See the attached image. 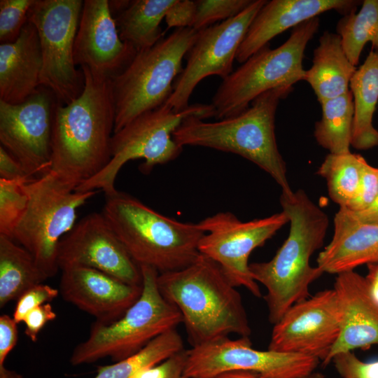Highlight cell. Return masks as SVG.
Returning <instances> with one entry per match:
<instances>
[{"label":"cell","mask_w":378,"mask_h":378,"mask_svg":"<svg viewBox=\"0 0 378 378\" xmlns=\"http://www.w3.org/2000/svg\"><path fill=\"white\" fill-rule=\"evenodd\" d=\"M18 339V323L13 318L2 314L0 316V366L15 346Z\"/></svg>","instance_id":"41"},{"label":"cell","mask_w":378,"mask_h":378,"mask_svg":"<svg viewBox=\"0 0 378 378\" xmlns=\"http://www.w3.org/2000/svg\"><path fill=\"white\" fill-rule=\"evenodd\" d=\"M82 93L68 104L55 102L51 172L68 188L75 189L109 162L115 125L111 80L80 67Z\"/></svg>","instance_id":"1"},{"label":"cell","mask_w":378,"mask_h":378,"mask_svg":"<svg viewBox=\"0 0 378 378\" xmlns=\"http://www.w3.org/2000/svg\"><path fill=\"white\" fill-rule=\"evenodd\" d=\"M59 293L58 289L43 284L30 288L16 300L13 319L17 323L23 322L30 311L46 303H50Z\"/></svg>","instance_id":"36"},{"label":"cell","mask_w":378,"mask_h":378,"mask_svg":"<svg viewBox=\"0 0 378 378\" xmlns=\"http://www.w3.org/2000/svg\"><path fill=\"white\" fill-rule=\"evenodd\" d=\"M59 291L65 301L93 316L96 321L109 323L137 300L142 286L93 268L74 266L62 270Z\"/></svg>","instance_id":"19"},{"label":"cell","mask_w":378,"mask_h":378,"mask_svg":"<svg viewBox=\"0 0 378 378\" xmlns=\"http://www.w3.org/2000/svg\"><path fill=\"white\" fill-rule=\"evenodd\" d=\"M136 52L121 40L108 1H83L74 48L76 65L111 79L125 69Z\"/></svg>","instance_id":"18"},{"label":"cell","mask_w":378,"mask_h":378,"mask_svg":"<svg viewBox=\"0 0 378 378\" xmlns=\"http://www.w3.org/2000/svg\"><path fill=\"white\" fill-rule=\"evenodd\" d=\"M354 104L351 146L367 150L378 146L372 118L378 102V50L370 52L354 72L349 84Z\"/></svg>","instance_id":"25"},{"label":"cell","mask_w":378,"mask_h":378,"mask_svg":"<svg viewBox=\"0 0 378 378\" xmlns=\"http://www.w3.org/2000/svg\"><path fill=\"white\" fill-rule=\"evenodd\" d=\"M102 214L134 261L159 274L181 270L200 255L204 232L197 223L165 216L115 190L105 195Z\"/></svg>","instance_id":"5"},{"label":"cell","mask_w":378,"mask_h":378,"mask_svg":"<svg viewBox=\"0 0 378 378\" xmlns=\"http://www.w3.org/2000/svg\"><path fill=\"white\" fill-rule=\"evenodd\" d=\"M265 0H253L241 13L198 31L186 55V64L173 85L172 95L164 105L174 112L186 110L197 85L210 76L225 78L232 71L239 47L253 18Z\"/></svg>","instance_id":"13"},{"label":"cell","mask_w":378,"mask_h":378,"mask_svg":"<svg viewBox=\"0 0 378 378\" xmlns=\"http://www.w3.org/2000/svg\"><path fill=\"white\" fill-rule=\"evenodd\" d=\"M354 0H272L258 12L241 43L236 60L244 62L270 41L300 24L329 10L343 15L356 10Z\"/></svg>","instance_id":"21"},{"label":"cell","mask_w":378,"mask_h":378,"mask_svg":"<svg viewBox=\"0 0 378 378\" xmlns=\"http://www.w3.org/2000/svg\"><path fill=\"white\" fill-rule=\"evenodd\" d=\"M280 203L290 223L288 237L270 260L249 264L253 279L266 288L264 299L272 325L293 304L310 297V285L323 274L310 265V258L323 246L329 225L326 213L302 189L281 193Z\"/></svg>","instance_id":"2"},{"label":"cell","mask_w":378,"mask_h":378,"mask_svg":"<svg viewBox=\"0 0 378 378\" xmlns=\"http://www.w3.org/2000/svg\"><path fill=\"white\" fill-rule=\"evenodd\" d=\"M377 188L378 168L369 164L363 158L356 194L345 209L352 212H358L367 209L372 202Z\"/></svg>","instance_id":"35"},{"label":"cell","mask_w":378,"mask_h":378,"mask_svg":"<svg viewBox=\"0 0 378 378\" xmlns=\"http://www.w3.org/2000/svg\"><path fill=\"white\" fill-rule=\"evenodd\" d=\"M341 330L334 289H325L293 304L274 325L269 350L326 360Z\"/></svg>","instance_id":"16"},{"label":"cell","mask_w":378,"mask_h":378,"mask_svg":"<svg viewBox=\"0 0 378 378\" xmlns=\"http://www.w3.org/2000/svg\"><path fill=\"white\" fill-rule=\"evenodd\" d=\"M0 178L29 182L35 178L29 176L21 164L4 147L0 146Z\"/></svg>","instance_id":"42"},{"label":"cell","mask_w":378,"mask_h":378,"mask_svg":"<svg viewBox=\"0 0 378 378\" xmlns=\"http://www.w3.org/2000/svg\"><path fill=\"white\" fill-rule=\"evenodd\" d=\"M208 378H262L259 374L243 370H232L219 373Z\"/></svg>","instance_id":"45"},{"label":"cell","mask_w":378,"mask_h":378,"mask_svg":"<svg viewBox=\"0 0 378 378\" xmlns=\"http://www.w3.org/2000/svg\"><path fill=\"white\" fill-rule=\"evenodd\" d=\"M29 182L0 178V234L11 238L28 205Z\"/></svg>","instance_id":"32"},{"label":"cell","mask_w":378,"mask_h":378,"mask_svg":"<svg viewBox=\"0 0 378 378\" xmlns=\"http://www.w3.org/2000/svg\"><path fill=\"white\" fill-rule=\"evenodd\" d=\"M56 313L50 303H46L30 311L24 317V334L35 342L38 335L46 324L56 318Z\"/></svg>","instance_id":"40"},{"label":"cell","mask_w":378,"mask_h":378,"mask_svg":"<svg viewBox=\"0 0 378 378\" xmlns=\"http://www.w3.org/2000/svg\"><path fill=\"white\" fill-rule=\"evenodd\" d=\"M184 349L183 339L176 328L159 335L136 354L97 368L93 378H135L144 370L159 364Z\"/></svg>","instance_id":"29"},{"label":"cell","mask_w":378,"mask_h":378,"mask_svg":"<svg viewBox=\"0 0 378 378\" xmlns=\"http://www.w3.org/2000/svg\"><path fill=\"white\" fill-rule=\"evenodd\" d=\"M365 280L373 297L378 301V262L369 264Z\"/></svg>","instance_id":"44"},{"label":"cell","mask_w":378,"mask_h":378,"mask_svg":"<svg viewBox=\"0 0 378 378\" xmlns=\"http://www.w3.org/2000/svg\"><path fill=\"white\" fill-rule=\"evenodd\" d=\"M140 268L143 280L139 298L118 319L109 323L95 321L92 324L88 337L72 351V365L89 364L106 357L119 361L182 323L179 311L159 290L158 272L148 266Z\"/></svg>","instance_id":"6"},{"label":"cell","mask_w":378,"mask_h":378,"mask_svg":"<svg viewBox=\"0 0 378 378\" xmlns=\"http://www.w3.org/2000/svg\"><path fill=\"white\" fill-rule=\"evenodd\" d=\"M292 90L293 87H281L268 90L240 114L216 122L189 116L174 132L173 139L182 147L202 146L239 155L269 174L281 193L288 195L293 190L277 146L274 123L279 101Z\"/></svg>","instance_id":"4"},{"label":"cell","mask_w":378,"mask_h":378,"mask_svg":"<svg viewBox=\"0 0 378 378\" xmlns=\"http://www.w3.org/2000/svg\"><path fill=\"white\" fill-rule=\"evenodd\" d=\"M186 359L187 349H183L144 370L135 378H188L185 372Z\"/></svg>","instance_id":"38"},{"label":"cell","mask_w":378,"mask_h":378,"mask_svg":"<svg viewBox=\"0 0 378 378\" xmlns=\"http://www.w3.org/2000/svg\"><path fill=\"white\" fill-rule=\"evenodd\" d=\"M331 363L342 378H378V360L363 362L353 351L335 355Z\"/></svg>","instance_id":"37"},{"label":"cell","mask_w":378,"mask_h":378,"mask_svg":"<svg viewBox=\"0 0 378 378\" xmlns=\"http://www.w3.org/2000/svg\"><path fill=\"white\" fill-rule=\"evenodd\" d=\"M319 26L318 17L300 24L280 46L272 49L270 43L265 45L223 79L211 101L214 117L239 115L263 92L304 80V50Z\"/></svg>","instance_id":"8"},{"label":"cell","mask_w":378,"mask_h":378,"mask_svg":"<svg viewBox=\"0 0 378 378\" xmlns=\"http://www.w3.org/2000/svg\"><path fill=\"white\" fill-rule=\"evenodd\" d=\"M55 101L52 92L41 86L20 104L0 101L1 146L33 178L50 169Z\"/></svg>","instance_id":"15"},{"label":"cell","mask_w":378,"mask_h":378,"mask_svg":"<svg viewBox=\"0 0 378 378\" xmlns=\"http://www.w3.org/2000/svg\"><path fill=\"white\" fill-rule=\"evenodd\" d=\"M59 270L93 268L132 285L142 286L140 267L134 261L102 213L83 217L60 241Z\"/></svg>","instance_id":"17"},{"label":"cell","mask_w":378,"mask_h":378,"mask_svg":"<svg viewBox=\"0 0 378 378\" xmlns=\"http://www.w3.org/2000/svg\"><path fill=\"white\" fill-rule=\"evenodd\" d=\"M27 190L28 205L11 239L31 253L48 279L59 270V244L76 225L78 209L98 190H72L50 172L27 183Z\"/></svg>","instance_id":"10"},{"label":"cell","mask_w":378,"mask_h":378,"mask_svg":"<svg viewBox=\"0 0 378 378\" xmlns=\"http://www.w3.org/2000/svg\"><path fill=\"white\" fill-rule=\"evenodd\" d=\"M318 358L252 346L249 337L218 339L187 349L186 374L208 378L232 370L248 371L262 378H302L314 372Z\"/></svg>","instance_id":"14"},{"label":"cell","mask_w":378,"mask_h":378,"mask_svg":"<svg viewBox=\"0 0 378 378\" xmlns=\"http://www.w3.org/2000/svg\"><path fill=\"white\" fill-rule=\"evenodd\" d=\"M333 289L341 313L339 338L323 365L340 353L378 344V301L365 278L354 270L337 274Z\"/></svg>","instance_id":"20"},{"label":"cell","mask_w":378,"mask_h":378,"mask_svg":"<svg viewBox=\"0 0 378 378\" xmlns=\"http://www.w3.org/2000/svg\"><path fill=\"white\" fill-rule=\"evenodd\" d=\"M83 5L80 0H34L28 13L39 38L41 86L64 105L78 97L85 85L83 72L76 69L74 57Z\"/></svg>","instance_id":"11"},{"label":"cell","mask_w":378,"mask_h":378,"mask_svg":"<svg viewBox=\"0 0 378 378\" xmlns=\"http://www.w3.org/2000/svg\"><path fill=\"white\" fill-rule=\"evenodd\" d=\"M302 378H326L325 375L321 372H314L311 373L310 374L305 376Z\"/></svg>","instance_id":"47"},{"label":"cell","mask_w":378,"mask_h":378,"mask_svg":"<svg viewBox=\"0 0 378 378\" xmlns=\"http://www.w3.org/2000/svg\"><path fill=\"white\" fill-rule=\"evenodd\" d=\"M253 0H197L192 28L197 31L217 21L230 19L244 10Z\"/></svg>","instance_id":"33"},{"label":"cell","mask_w":378,"mask_h":378,"mask_svg":"<svg viewBox=\"0 0 378 378\" xmlns=\"http://www.w3.org/2000/svg\"><path fill=\"white\" fill-rule=\"evenodd\" d=\"M46 279L29 251L0 234V308Z\"/></svg>","instance_id":"27"},{"label":"cell","mask_w":378,"mask_h":378,"mask_svg":"<svg viewBox=\"0 0 378 378\" xmlns=\"http://www.w3.org/2000/svg\"><path fill=\"white\" fill-rule=\"evenodd\" d=\"M42 55L35 26L27 22L13 42L0 44V101L20 104L41 87Z\"/></svg>","instance_id":"23"},{"label":"cell","mask_w":378,"mask_h":378,"mask_svg":"<svg viewBox=\"0 0 378 378\" xmlns=\"http://www.w3.org/2000/svg\"><path fill=\"white\" fill-rule=\"evenodd\" d=\"M198 31L178 28L153 46L137 51L131 62L111 80L115 107L113 133L138 115L166 103L183 71V58Z\"/></svg>","instance_id":"7"},{"label":"cell","mask_w":378,"mask_h":378,"mask_svg":"<svg viewBox=\"0 0 378 378\" xmlns=\"http://www.w3.org/2000/svg\"><path fill=\"white\" fill-rule=\"evenodd\" d=\"M191 115L202 120L214 117V108L211 104H195L183 111L174 112L163 104L138 115L113 133L111 158L106 166L74 191L102 190L108 195L116 190L117 175L130 160L144 159V172L174 160L181 153L183 147L174 140L173 134L183 120Z\"/></svg>","instance_id":"9"},{"label":"cell","mask_w":378,"mask_h":378,"mask_svg":"<svg viewBox=\"0 0 378 378\" xmlns=\"http://www.w3.org/2000/svg\"><path fill=\"white\" fill-rule=\"evenodd\" d=\"M288 221L284 211L246 222L229 211L217 213L197 223L204 232L199 251L216 262L233 286L244 287L260 298L258 284L250 272L248 258Z\"/></svg>","instance_id":"12"},{"label":"cell","mask_w":378,"mask_h":378,"mask_svg":"<svg viewBox=\"0 0 378 378\" xmlns=\"http://www.w3.org/2000/svg\"><path fill=\"white\" fill-rule=\"evenodd\" d=\"M0 378H23L14 370L8 369L5 365L0 366Z\"/></svg>","instance_id":"46"},{"label":"cell","mask_w":378,"mask_h":378,"mask_svg":"<svg viewBox=\"0 0 378 378\" xmlns=\"http://www.w3.org/2000/svg\"><path fill=\"white\" fill-rule=\"evenodd\" d=\"M157 283L162 295L181 313L191 347L230 334L251 335L241 294L208 256L200 253L188 266L159 274Z\"/></svg>","instance_id":"3"},{"label":"cell","mask_w":378,"mask_h":378,"mask_svg":"<svg viewBox=\"0 0 378 378\" xmlns=\"http://www.w3.org/2000/svg\"><path fill=\"white\" fill-rule=\"evenodd\" d=\"M176 1H130L115 18L121 40L136 51L153 46L164 38L160 23Z\"/></svg>","instance_id":"26"},{"label":"cell","mask_w":378,"mask_h":378,"mask_svg":"<svg viewBox=\"0 0 378 378\" xmlns=\"http://www.w3.org/2000/svg\"><path fill=\"white\" fill-rule=\"evenodd\" d=\"M323 272L338 274L378 262V225L362 223L340 207L331 241L316 259Z\"/></svg>","instance_id":"22"},{"label":"cell","mask_w":378,"mask_h":378,"mask_svg":"<svg viewBox=\"0 0 378 378\" xmlns=\"http://www.w3.org/2000/svg\"><path fill=\"white\" fill-rule=\"evenodd\" d=\"M34 0L0 1V42L14 41L28 22V13Z\"/></svg>","instance_id":"34"},{"label":"cell","mask_w":378,"mask_h":378,"mask_svg":"<svg viewBox=\"0 0 378 378\" xmlns=\"http://www.w3.org/2000/svg\"><path fill=\"white\" fill-rule=\"evenodd\" d=\"M363 158L351 152L329 153L317 170V174L326 181L331 200L340 207H346L356 194Z\"/></svg>","instance_id":"31"},{"label":"cell","mask_w":378,"mask_h":378,"mask_svg":"<svg viewBox=\"0 0 378 378\" xmlns=\"http://www.w3.org/2000/svg\"><path fill=\"white\" fill-rule=\"evenodd\" d=\"M320 104L322 116L316 122L314 132L317 143L331 154L350 153L354 116V99L350 90Z\"/></svg>","instance_id":"28"},{"label":"cell","mask_w":378,"mask_h":378,"mask_svg":"<svg viewBox=\"0 0 378 378\" xmlns=\"http://www.w3.org/2000/svg\"><path fill=\"white\" fill-rule=\"evenodd\" d=\"M196 14V3L192 0H176L164 17L167 27H192Z\"/></svg>","instance_id":"39"},{"label":"cell","mask_w":378,"mask_h":378,"mask_svg":"<svg viewBox=\"0 0 378 378\" xmlns=\"http://www.w3.org/2000/svg\"><path fill=\"white\" fill-rule=\"evenodd\" d=\"M356 70L345 54L340 36L326 31L314 50L312 65L305 71L304 80L309 84L321 104L349 91Z\"/></svg>","instance_id":"24"},{"label":"cell","mask_w":378,"mask_h":378,"mask_svg":"<svg viewBox=\"0 0 378 378\" xmlns=\"http://www.w3.org/2000/svg\"><path fill=\"white\" fill-rule=\"evenodd\" d=\"M350 212L362 223L378 225V188L372 202L367 209L358 212Z\"/></svg>","instance_id":"43"},{"label":"cell","mask_w":378,"mask_h":378,"mask_svg":"<svg viewBox=\"0 0 378 378\" xmlns=\"http://www.w3.org/2000/svg\"><path fill=\"white\" fill-rule=\"evenodd\" d=\"M343 49L350 62L356 66L368 42L378 50V0H365L360 10L343 17L336 26Z\"/></svg>","instance_id":"30"}]
</instances>
